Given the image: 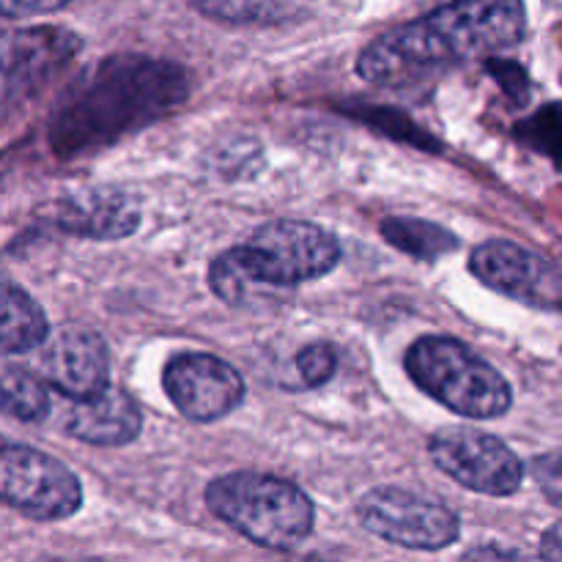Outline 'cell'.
Instances as JSON below:
<instances>
[{"label":"cell","instance_id":"cell-1","mask_svg":"<svg viewBox=\"0 0 562 562\" xmlns=\"http://www.w3.org/2000/svg\"><path fill=\"white\" fill-rule=\"evenodd\" d=\"M190 80L179 64L151 55H113L77 77L49 113L55 157L75 159L108 148L179 108Z\"/></svg>","mask_w":562,"mask_h":562},{"label":"cell","instance_id":"cell-2","mask_svg":"<svg viewBox=\"0 0 562 562\" xmlns=\"http://www.w3.org/2000/svg\"><path fill=\"white\" fill-rule=\"evenodd\" d=\"M527 33L516 0H461L379 33L357 55V77L371 86H406L470 58L505 53Z\"/></svg>","mask_w":562,"mask_h":562},{"label":"cell","instance_id":"cell-3","mask_svg":"<svg viewBox=\"0 0 562 562\" xmlns=\"http://www.w3.org/2000/svg\"><path fill=\"white\" fill-rule=\"evenodd\" d=\"M333 231L305 220H272L209 267V285L228 305H252L261 291L296 289L324 278L340 263Z\"/></svg>","mask_w":562,"mask_h":562},{"label":"cell","instance_id":"cell-4","mask_svg":"<svg viewBox=\"0 0 562 562\" xmlns=\"http://www.w3.org/2000/svg\"><path fill=\"white\" fill-rule=\"evenodd\" d=\"M206 505L223 525L272 552H291L316 527L313 499L296 483L269 472L239 470L214 477Z\"/></svg>","mask_w":562,"mask_h":562},{"label":"cell","instance_id":"cell-5","mask_svg":"<svg viewBox=\"0 0 562 562\" xmlns=\"http://www.w3.org/2000/svg\"><path fill=\"white\" fill-rule=\"evenodd\" d=\"M404 368L417 390L470 420L508 415L514 390L481 355L450 335H423L406 349Z\"/></svg>","mask_w":562,"mask_h":562},{"label":"cell","instance_id":"cell-6","mask_svg":"<svg viewBox=\"0 0 562 562\" xmlns=\"http://www.w3.org/2000/svg\"><path fill=\"white\" fill-rule=\"evenodd\" d=\"M0 505L33 521H64L82 508V483L44 450L0 442Z\"/></svg>","mask_w":562,"mask_h":562},{"label":"cell","instance_id":"cell-7","mask_svg":"<svg viewBox=\"0 0 562 562\" xmlns=\"http://www.w3.org/2000/svg\"><path fill=\"white\" fill-rule=\"evenodd\" d=\"M357 519L371 536L412 552H442L461 536L448 505L401 486H376L357 503Z\"/></svg>","mask_w":562,"mask_h":562},{"label":"cell","instance_id":"cell-8","mask_svg":"<svg viewBox=\"0 0 562 562\" xmlns=\"http://www.w3.org/2000/svg\"><path fill=\"white\" fill-rule=\"evenodd\" d=\"M439 472L483 497H514L525 481L519 456L494 434L472 426H442L428 437Z\"/></svg>","mask_w":562,"mask_h":562},{"label":"cell","instance_id":"cell-9","mask_svg":"<svg viewBox=\"0 0 562 562\" xmlns=\"http://www.w3.org/2000/svg\"><path fill=\"white\" fill-rule=\"evenodd\" d=\"M162 387L179 415L217 423L245 401V379L231 362L209 351H179L165 362Z\"/></svg>","mask_w":562,"mask_h":562},{"label":"cell","instance_id":"cell-10","mask_svg":"<svg viewBox=\"0 0 562 562\" xmlns=\"http://www.w3.org/2000/svg\"><path fill=\"white\" fill-rule=\"evenodd\" d=\"M470 272L486 289L538 311H558L562 280L558 263L508 239H488L470 256Z\"/></svg>","mask_w":562,"mask_h":562},{"label":"cell","instance_id":"cell-11","mask_svg":"<svg viewBox=\"0 0 562 562\" xmlns=\"http://www.w3.org/2000/svg\"><path fill=\"white\" fill-rule=\"evenodd\" d=\"M36 351L38 382H47L75 404L97 398L110 387V351L102 335L93 329H55Z\"/></svg>","mask_w":562,"mask_h":562},{"label":"cell","instance_id":"cell-12","mask_svg":"<svg viewBox=\"0 0 562 562\" xmlns=\"http://www.w3.org/2000/svg\"><path fill=\"white\" fill-rule=\"evenodd\" d=\"M53 223L80 239L121 241L140 228L143 201L124 187H82L55 203Z\"/></svg>","mask_w":562,"mask_h":562},{"label":"cell","instance_id":"cell-13","mask_svg":"<svg viewBox=\"0 0 562 562\" xmlns=\"http://www.w3.org/2000/svg\"><path fill=\"white\" fill-rule=\"evenodd\" d=\"M64 431L77 442L99 445V448H121L140 437L143 412L137 401L124 387H113L91 401L75 404L66 412Z\"/></svg>","mask_w":562,"mask_h":562},{"label":"cell","instance_id":"cell-14","mask_svg":"<svg viewBox=\"0 0 562 562\" xmlns=\"http://www.w3.org/2000/svg\"><path fill=\"white\" fill-rule=\"evenodd\" d=\"M49 335L47 313L22 285L0 274V355L36 351Z\"/></svg>","mask_w":562,"mask_h":562},{"label":"cell","instance_id":"cell-15","mask_svg":"<svg viewBox=\"0 0 562 562\" xmlns=\"http://www.w3.org/2000/svg\"><path fill=\"white\" fill-rule=\"evenodd\" d=\"M384 241L395 250L417 258V261H439L459 247V236L450 234L445 225L420 217H387L379 225Z\"/></svg>","mask_w":562,"mask_h":562},{"label":"cell","instance_id":"cell-16","mask_svg":"<svg viewBox=\"0 0 562 562\" xmlns=\"http://www.w3.org/2000/svg\"><path fill=\"white\" fill-rule=\"evenodd\" d=\"M192 9L212 20L231 22V25H280L305 14L300 3H269V0H209L192 3Z\"/></svg>","mask_w":562,"mask_h":562},{"label":"cell","instance_id":"cell-17","mask_svg":"<svg viewBox=\"0 0 562 562\" xmlns=\"http://www.w3.org/2000/svg\"><path fill=\"white\" fill-rule=\"evenodd\" d=\"M0 415L20 423H42L49 415L47 387L33 373H5L0 376Z\"/></svg>","mask_w":562,"mask_h":562},{"label":"cell","instance_id":"cell-18","mask_svg":"<svg viewBox=\"0 0 562 562\" xmlns=\"http://www.w3.org/2000/svg\"><path fill=\"white\" fill-rule=\"evenodd\" d=\"M296 371L305 387H322L338 371V351L329 344H307L305 349H300L296 355Z\"/></svg>","mask_w":562,"mask_h":562},{"label":"cell","instance_id":"cell-19","mask_svg":"<svg viewBox=\"0 0 562 562\" xmlns=\"http://www.w3.org/2000/svg\"><path fill=\"white\" fill-rule=\"evenodd\" d=\"M486 66H488V75H494L499 82H503L505 91L514 97L516 104H527V99H530V80H527L521 64H510V60L488 58Z\"/></svg>","mask_w":562,"mask_h":562},{"label":"cell","instance_id":"cell-20","mask_svg":"<svg viewBox=\"0 0 562 562\" xmlns=\"http://www.w3.org/2000/svg\"><path fill=\"white\" fill-rule=\"evenodd\" d=\"M461 562H543L538 554H527L508 543H477L461 554Z\"/></svg>","mask_w":562,"mask_h":562},{"label":"cell","instance_id":"cell-21","mask_svg":"<svg viewBox=\"0 0 562 562\" xmlns=\"http://www.w3.org/2000/svg\"><path fill=\"white\" fill-rule=\"evenodd\" d=\"M532 472H536L538 483L543 486L547 497L552 499V505H560V461H558V453H549V456H543V459H538L536 467H532Z\"/></svg>","mask_w":562,"mask_h":562},{"label":"cell","instance_id":"cell-22","mask_svg":"<svg viewBox=\"0 0 562 562\" xmlns=\"http://www.w3.org/2000/svg\"><path fill=\"white\" fill-rule=\"evenodd\" d=\"M60 9H66V3H0V16H38Z\"/></svg>","mask_w":562,"mask_h":562},{"label":"cell","instance_id":"cell-23","mask_svg":"<svg viewBox=\"0 0 562 562\" xmlns=\"http://www.w3.org/2000/svg\"><path fill=\"white\" fill-rule=\"evenodd\" d=\"M538 558L543 562H560V525H552L547 530V536L541 538V552Z\"/></svg>","mask_w":562,"mask_h":562},{"label":"cell","instance_id":"cell-24","mask_svg":"<svg viewBox=\"0 0 562 562\" xmlns=\"http://www.w3.org/2000/svg\"><path fill=\"white\" fill-rule=\"evenodd\" d=\"M38 562H108V560H99V558H44Z\"/></svg>","mask_w":562,"mask_h":562}]
</instances>
